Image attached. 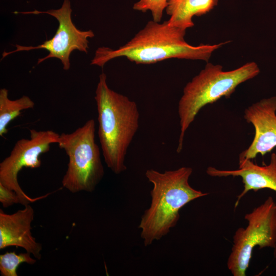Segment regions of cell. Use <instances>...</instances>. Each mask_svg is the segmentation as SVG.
Segmentation results:
<instances>
[{
    "mask_svg": "<svg viewBox=\"0 0 276 276\" xmlns=\"http://www.w3.org/2000/svg\"><path fill=\"white\" fill-rule=\"evenodd\" d=\"M186 30L153 20L124 45L116 50L100 47L90 64L103 67L111 59L124 57L136 64H153L171 58L208 62L212 53L229 41L194 46L185 39Z\"/></svg>",
    "mask_w": 276,
    "mask_h": 276,
    "instance_id": "cell-1",
    "label": "cell"
},
{
    "mask_svg": "<svg viewBox=\"0 0 276 276\" xmlns=\"http://www.w3.org/2000/svg\"><path fill=\"white\" fill-rule=\"evenodd\" d=\"M193 172L189 167L162 173L150 169L145 176L152 185L151 204L142 216L139 225L145 246L167 235L178 222L179 211L185 205L208 193L194 189L189 182Z\"/></svg>",
    "mask_w": 276,
    "mask_h": 276,
    "instance_id": "cell-2",
    "label": "cell"
},
{
    "mask_svg": "<svg viewBox=\"0 0 276 276\" xmlns=\"http://www.w3.org/2000/svg\"><path fill=\"white\" fill-rule=\"evenodd\" d=\"M95 99L102 154L107 167L119 174L127 169V150L139 127L137 105L127 96L111 89L104 73L99 76Z\"/></svg>",
    "mask_w": 276,
    "mask_h": 276,
    "instance_id": "cell-3",
    "label": "cell"
},
{
    "mask_svg": "<svg viewBox=\"0 0 276 276\" xmlns=\"http://www.w3.org/2000/svg\"><path fill=\"white\" fill-rule=\"evenodd\" d=\"M260 72L255 62L229 71H223L221 65L207 63L185 85L178 102L180 132L177 152L181 151L185 133L202 107L222 97L229 98L238 85L256 77Z\"/></svg>",
    "mask_w": 276,
    "mask_h": 276,
    "instance_id": "cell-4",
    "label": "cell"
},
{
    "mask_svg": "<svg viewBox=\"0 0 276 276\" xmlns=\"http://www.w3.org/2000/svg\"><path fill=\"white\" fill-rule=\"evenodd\" d=\"M58 145L68 157L62 185L71 193L93 192L104 175L100 148L95 142V122L87 121L70 133L60 134Z\"/></svg>",
    "mask_w": 276,
    "mask_h": 276,
    "instance_id": "cell-5",
    "label": "cell"
},
{
    "mask_svg": "<svg viewBox=\"0 0 276 276\" xmlns=\"http://www.w3.org/2000/svg\"><path fill=\"white\" fill-rule=\"evenodd\" d=\"M247 224L239 227L233 237L227 267L234 276H246L254 248H274L276 245V203L269 196L246 214Z\"/></svg>",
    "mask_w": 276,
    "mask_h": 276,
    "instance_id": "cell-6",
    "label": "cell"
},
{
    "mask_svg": "<svg viewBox=\"0 0 276 276\" xmlns=\"http://www.w3.org/2000/svg\"><path fill=\"white\" fill-rule=\"evenodd\" d=\"M30 139L17 141L10 155L0 163V183L15 192L21 205H26L48 197L51 193L35 198L28 196L18 181V175L23 168H39L40 156L48 152L52 144L58 143L60 134L51 130L30 129Z\"/></svg>",
    "mask_w": 276,
    "mask_h": 276,
    "instance_id": "cell-7",
    "label": "cell"
},
{
    "mask_svg": "<svg viewBox=\"0 0 276 276\" xmlns=\"http://www.w3.org/2000/svg\"><path fill=\"white\" fill-rule=\"evenodd\" d=\"M72 10L70 0H64L62 7L56 10H49L46 11H33L14 12L24 14H48L58 21L59 26L54 36L37 46H22L16 44V50L10 52H4L2 59L14 53L20 51H28L34 49H45L49 52L45 57L39 58L37 64L51 58L60 59L63 64V68L68 70L70 67V56L71 53L77 50L87 53L88 38H92L95 34L93 31H81L73 24L72 17Z\"/></svg>",
    "mask_w": 276,
    "mask_h": 276,
    "instance_id": "cell-8",
    "label": "cell"
},
{
    "mask_svg": "<svg viewBox=\"0 0 276 276\" xmlns=\"http://www.w3.org/2000/svg\"><path fill=\"white\" fill-rule=\"evenodd\" d=\"M276 96L265 98L246 108L244 118L255 128V136L249 146L239 155V160L264 155L276 147Z\"/></svg>",
    "mask_w": 276,
    "mask_h": 276,
    "instance_id": "cell-9",
    "label": "cell"
},
{
    "mask_svg": "<svg viewBox=\"0 0 276 276\" xmlns=\"http://www.w3.org/2000/svg\"><path fill=\"white\" fill-rule=\"evenodd\" d=\"M9 214L0 209V249L9 246L24 248L36 259L41 258L42 245L32 236L34 211L29 204Z\"/></svg>",
    "mask_w": 276,
    "mask_h": 276,
    "instance_id": "cell-10",
    "label": "cell"
},
{
    "mask_svg": "<svg viewBox=\"0 0 276 276\" xmlns=\"http://www.w3.org/2000/svg\"><path fill=\"white\" fill-rule=\"evenodd\" d=\"M206 173L212 177H240L243 183L242 192L237 196L235 203L236 208L240 200L249 191L257 192L269 189L276 192V154L272 153L268 165L259 166L250 159L239 160V168L236 170H219L209 167Z\"/></svg>",
    "mask_w": 276,
    "mask_h": 276,
    "instance_id": "cell-11",
    "label": "cell"
},
{
    "mask_svg": "<svg viewBox=\"0 0 276 276\" xmlns=\"http://www.w3.org/2000/svg\"><path fill=\"white\" fill-rule=\"evenodd\" d=\"M218 0H168L165 9L169 25L185 30L194 26L193 18L213 10Z\"/></svg>",
    "mask_w": 276,
    "mask_h": 276,
    "instance_id": "cell-12",
    "label": "cell"
},
{
    "mask_svg": "<svg viewBox=\"0 0 276 276\" xmlns=\"http://www.w3.org/2000/svg\"><path fill=\"white\" fill-rule=\"evenodd\" d=\"M34 102L27 96L12 100L8 98V90L0 89V136L7 133L9 123L17 117L24 110L33 108Z\"/></svg>",
    "mask_w": 276,
    "mask_h": 276,
    "instance_id": "cell-13",
    "label": "cell"
},
{
    "mask_svg": "<svg viewBox=\"0 0 276 276\" xmlns=\"http://www.w3.org/2000/svg\"><path fill=\"white\" fill-rule=\"evenodd\" d=\"M26 251L17 254L15 251L6 252L0 255V272L2 276H18L17 269L22 263L34 264L36 260Z\"/></svg>",
    "mask_w": 276,
    "mask_h": 276,
    "instance_id": "cell-14",
    "label": "cell"
},
{
    "mask_svg": "<svg viewBox=\"0 0 276 276\" xmlns=\"http://www.w3.org/2000/svg\"><path fill=\"white\" fill-rule=\"evenodd\" d=\"M168 0H139L133 6L134 10L151 12L152 20L160 22Z\"/></svg>",
    "mask_w": 276,
    "mask_h": 276,
    "instance_id": "cell-15",
    "label": "cell"
},
{
    "mask_svg": "<svg viewBox=\"0 0 276 276\" xmlns=\"http://www.w3.org/2000/svg\"><path fill=\"white\" fill-rule=\"evenodd\" d=\"M0 202L4 208H8L15 204L20 203L21 201L14 191L0 183Z\"/></svg>",
    "mask_w": 276,
    "mask_h": 276,
    "instance_id": "cell-16",
    "label": "cell"
},
{
    "mask_svg": "<svg viewBox=\"0 0 276 276\" xmlns=\"http://www.w3.org/2000/svg\"><path fill=\"white\" fill-rule=\"evenodd\" d=\"M273 249H274L273 256H274V257L275 258H276V245H275V247L273 248Z\"/></svg>",
    "mask_w": 276,
    "mask_h": 276,
    "instance_id": "cell-17",
    "label": "cell"
}]
</instances>
